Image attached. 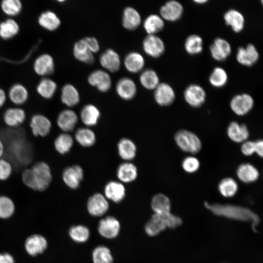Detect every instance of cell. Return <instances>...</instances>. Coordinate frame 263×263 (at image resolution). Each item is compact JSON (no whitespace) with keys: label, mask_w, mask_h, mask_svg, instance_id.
<instances>
[{"label":"cell","mask_w":263,"mask_h":263,"mask_svg":"<svg viewBox=\"0 0 263 263\" xmlns=\"http://www.w3.org/2000/svg\"><path fill=\"white\" fill-rule=\"evenodd\" d=\"M53 173L50 165L46 162L39 161L21 172L23 184L30 189L43 192L50 187L53 181Z\"/></svg>","instance_id":"obj_1"},{"label":"cell","mask_w":263,"mask_h":263,"mask_svg":"<svg viewBox=\"0 0 263 263\" xmlns=\"http://www.w3.org/2000/svg\"><path fill=\"white\" fill-rule=\"evenodd\" d=\"M205 206L215 215L236 220L250 222L254 231L260 222L258 216L245 207L229 204H210L207 202L205 203Z\"/></svg>","instance_id":"obj_2"},{"label":"cell","mask_w":263,"mask_h":263,"mask_svg":"<svg viewBox=\"0 0 263 263\" xmlns=\"http://www.w3.org/2000/svg\"><path fill=\"white\" fill-rule=\"evenodd\" d=\"M174 138L177 146L184 152L193 154L199 152L201 150L200 139L190 131L180 130L175 133Z\"/></svg>","instance_id":"obj_3"},{"label":"cell","mask_w":263,"mask_h":263,"mask_svg":"<svg viewBox=\"0 0 263 263\" xmlns=\"http://www.w3.org/2000/svg\"><path fill=\"white\" fill-rule=\"evenodd\" d=\"M33 135L36 137L45 138L51 132L52 122L47 116L36 113L32 116L29 123Z\"/></svg>","instance_id":"obj_4"},{"label":"cell","mask_w":263,"mask_h":263,"mask_svg":"<svg viewBox=\"0 0 263 263\" xmlns=\"http://www.w3.org/2000/svg\"><path fill=\"white\" fill-rule=\"evenodd\" d=\"M48 246V241L43 235L33 234L29 236L24 244L26 252L31 257H36L43 253Z\"/></svg>","instance_id":"obj_5"},{"label":"cell","mask_w":263,"mask_h":263,"mask_svg":"<svg viewBox=\"0 0 263 263\" xmlns=\"http://www.w3.org/2000/svg\"><path fill=\"white\" fill-rule=\"evenodd\" d=\"M254 99L248 94H241L235 95L230 102V107L232 111L238 116L247 114L254 106Z\"/></svg>","instance_id":"obj_6"},{"label":"cell","mask_w":263,"mask_h":263,"mask_svg":"<svg viewBox=\"0 0 263 263\" xmlns=\"http://www.w3.org/2000/svg\"><path fill=\"white\" fill-rule=\"evenodd\" d=\"M84 177V171L79 165L66 167L62 173V180L65 185L72 189L77 188Z\"/></svg>","instance_id":"obj_7"},{"label":"cell","mask_w":263,"mask_h":263,"mask_svg":"<svg viewBox=\"0 0 263 263\" xmlns=\"http://www.w3.org/2000/svg\"><path fill=\"white\" fill-rule=\"evenodd\" d=\"M184 97L189 106L193 108H198L205 103L206 93L201 86L192 84L188 85L185 90Z\"/></svg>","instance_id":"obj_8"},{"label":"cell","mask_w":263,"mask_h":263,"mask_svg":"<svg viewBox=\"0 0 263 263\" xmlns=\"http://www.w3.org/2000/svg\"><path fill=\"white\" fill-rule=\"evenodd\" d=\"M145 53L153 58H158L162 56L165 50V45L163 40L155 35H148L142 43Z\"/></svg>","instance_id":"obj_9"},{"label":"cell","mask_w":263,"mask_h":263,"mask_svg":"<svg viewBox=\"0 0 263 263\" xmlns=\"http://www.w3.org/2000/svg\"><path fill=\"white\" fill-rule=\"evenodd\" d=\"M109 205L105 196L100 193H96L91 196L87 203L89 213L93 216H101L108 210Z\"/></svg>","instance_id":"obj_10"},{"label":"cell","mask_w":263,"mask_h":263,"mask_svg":"<svg viewBox=\"0 0 263 263\" xmlns=\"http://www.w3.org/2000/svg\"><path fill=\"white\" fill-rule=\"evenodd\" d=\"M120 229V224L119 221L112 216L101 219L98 225L99 234L107 239L116 238L119 233Z\"/></svg>","instance_id":"obj_11"},{"label":"cell","mask_w":263,"mask_h":263,"mask_svg":"<svg viewBox=\"0 0 263 263\" xmlns=\"http://www.w3.org/2000/svg\"><path fill=\"white\" fill-rule=\"evenodd\" d=\"M154 98L158 105L168 106L174 102L175 93L169 84L165 82L159 83L154 89Z\"/></svg>","instance_id":"obj_12"},{"label":"cell","mask_w":263,"mask_h":263,"mask_svg":"<svg viewBox=\"0 0 263 263\" xmlns=\"http://www.w3.org/2000/svg\"><path fill=\"white\" fill-rule=\"evenodd\" d=\"M88 83L96 87L98 91L105 93L108 91L112 86V79L109 74L102 70H96L88 76Z\"/></svg>","instance_id":"obj_13"},{"label":"cell","mask_w":263,"mask_h":263,"mask_svg":"<svg viewBox=\"0 0 263 263\" xmlns=\"http://www.w3.org/2000/svg\"><path fill=\"white\" fill-rule=\"evenodd\" d=\"M236 57L239 63L249 67L257 62L259 58V54L256 47L249 43L245 47H239Z\"/></svg>","instance_id":"obj_14"},{"label":"cell","mask_w":263,"mask_h":263,"mask_svg":"<svg viewBox=\"0 0 263 263\" xmlns=\"http://www.w3.org/2000/svg\"><path fill=\"white\" fill-rule=\"evenodd\" d=\"M26 113L21 108L13 107L7 109L3 113V121L9 128H18L25 121Z\"/></svg>","instance_id":"obj_15"},{"label":"cell","mask_w":263,"mask_h":263,"mask_svg":"<svg viewBox=\"0 0 263 263\" xmlns=\"http://www.w3.org/2000/svg\"><path fill=\"white\" fill-rule=\"evenodd\" d=\"M210 53L212 58L218 61L226 59L231 52L230 43L225 39L217 38L209 47Z\"/></svg>","instance_id":"obj_16"},{"label":"cell","mask_w":263,"mask_h":263,"mask_svg":"<svg viewBox=\"0 0 263 263\" xmlns=\"http://www.w3.org/2000/svg\"><path fill=\"white\" fill-rule=\"evenodd\" d=\"M78 120V116L74 111L66 109L59 113L56 123L63 132L68 133L74 130Z\"/></svg>","instance_id":"obj_17"},{"label":"cell","mask_w":263,"mask_h":263,"mask_svg":"<svg viewBox=\"0 0 263 263\" xmlns=\"http://www.w3.org/2000/svg\"><path fill=\"white\" fill-rule=\"evenodd\" d=\"M183 13V7L176 0L167 1L160 9V17L169 21H175L179 19Z\"/></svg>","instance_id":"obj_18"},{"label":"cell","mask_w":263,"mask_h":263,"mask_svg":"<svg viewBox=\"0 0 263 263\" xmlns=\"http://www.w3.org/2000/svg\"><path fill=\"white\" fill-rule=\"evenodd\" d=\"M226 133L228 138L233 142L242 143L247 140L249 132L247 126L237 121H231L227 128Z\"/></svg>","instance_id":"obj_19"},{"label":"cell","mask_w":263,"mask_h":263,"mask_svg":"<svg viewBox=\"0 0 263 263\" xmlns=\"http://www.w3.org/2000/svg\"><path fill=\"white\" fill-rule=\"evenodd\" d=\"M104 190L106 199L114 203L121 202L126 195V189L124 185L118 181H111L108 182Z\"/></svg>","instance_id":"obj_20"},{"label":"cell","mask_w":263,"mask_h":263,"mask_svg":"<svg viewBox=\"0 0 263 263\" xmlns=\"http://www.w3.org/2000/svg\"><path fill=\"white\" fill-rule=\"evenodd\" d=\"M33 68L36 73L39 75L44 76L50 75L54 71V59L49 54L41 55L35 59Z\"/></svg>","instance_id":"obj_21"},{"label":"cell","mask_w":263,"mask_h":263,"mask_svg":"<svg viewBox=\"0 0 263 263\" xmlns=\"http://www.w3.org/2000/svg\"><path fill=\"white\" fill-rule=\"evenodd\" d=\"M238 179L246 184L256 182L260 176V172L257 168L249 163L240 164L236 169Z\"/></svg>","instance_id":"obj_22"},{"label":"cell","mask_w":263,"mask_h":263,"mask_svg":"<svg viewBox=\"0 0 263 263\" xmlns=\"http://www.w3.org/2000/svg\"><path fill=\"white\" fill-rule=\"evenodd\" d=\"M99 61L101 66L110 72H116L120 69V56L112 49H108L102 53L100 56Z\"/></svg>","instance_id":"obj_23"},{"label":"cell","mask_w":263,"mask_h":263,"mask_svg":"<svg viewBox=\"0 0 263 263\" xmlns=\"http://www.w3.org/2000/svg\"><path fill=\"white\" fill-rule=\"evenodd\" d=\"M116 92L122 99L130 100L132 99L136 94V86L132 79L129 77H122L116 84Z\"/></svg>","instance_id":"obj_24"},{"label":"cell","mask_w":263,"mask_h":263,"mask_svg":"<svg viewBox=\"0 0 263 263\" xmlns=\"http://www.w3.org/2000/svg\"><path fill=\"white\" fill-rule=\"evenodd\" d=\"M116 176L122 183H129L137 178L138 169L134 164L126 161L119 165L116 170Z\"/></svg>","instance_id":"obj_25"},{"label":"cell","mask_w":263,"mask_h":263,"mask_svg":"<svg viewBox=\"0 0 263 263\" xmlns=\"http://www.w3.org/2000/svg\"><path fill=\"white\" fill-rule=\"evenodd\" d=\"M225 24L235 33H240L244 28L245 20L243 15L239 11L231 9L224 15Z\"/></svg>","instance_id":"obj_26"},{"label":"cell","mask_w":263,"mask_h":263,"mask_svg":"<svg viewBox=\"0 0 263 263\" xmlns=\"http://www.w3.org/2000/svg\"><path fill=\"white\" fill-rule=\"evenodd\" d=\"M119 156L123 160L130 162L136 156L137 148L135 144L130 139L122 138L117 144Z\"/></svg>","instance_id":"obj_27"},{"label":"cell","mask_w":263,"mask_h":263,"mask_svg":"<svg viewBox=\"0 0 263 263\" xmlns=\"http://www.w3.org/2000/svg\"><path fill=\"white\" fill-rule=\"evenodd\" d=\"M141 18L139 13L135 8L126 7L122 15V25L128 30H134L140 24Z\"/></svg>","instance_id":"obj_28"},{"label":"cell","mask_w":263,"mask_h":263,"mask_svg":"<svg viewBox=\"0 0 263 263\" xmlns=\"http://www.w3.org/2000/svg\"><path fill=\"white\" fill-rule=\"evenodd\" d=\"M100 117V111L96 106L92 104L85 105L80 112L81 121L88 127L96 125Z\"/></svg>","instance_id":"obj_29"},{"label":"cell","mask_w":263,"mask_h":263,"mask_svg":"<svg viewBox=\"0 0 263 263\" xmlns=\"http://www.w3.org/2000/svg\"><path fill=\"white\" fill-rule=\"evenodd\" d=\"M73 54L75 57L79 61L88 64H92L94 62L93 53L89 50L83 38L75 43Z\"/></svg>","instance_id":"obj_30"},{"label":"cell","mask_w":263,"mask_h":263,"mask_svg":"<svg viewBox=\"0 0 263 263\" xmlns=\"http://www.w3.org/2000/svg\"><path fill=\"white\" fill-rule=\"evenodd\" d=\"M124 64L125 67L129 72L136 73L143 68L145 60L143 56L139 53L132 52L126 56Z\"/></svg>","instance_id":"obj_31"},{"label":"cell","mask_w":263,"mask_h":263,"mask_svg":"<svg viewBox=\"0 0 263 263\" xmlns=\"http://www.w3.org/2000/svg\"><path fill=\"white\" fill-rule=\"evenodd\" d=\"M61 102L68 107H73L79 102L80 96L77 89L71 84L64 85L60 96Z\"/></svg>","instance_id":"obj_32"},{"label":"cell","mask_w":263,"mask_h":263,"mask_svg":"<svg viewBox=\"0 0 263 263\" xmlns=\"http://www.w3.org/2000/svg\"><path fill=\"white\" fill-rule=\"evenodd\" d=\"M151 207L155 214L165 215L170 212V201L166 195L158 193L152 197Z\"/></svg>","instance_id":"obj_33"},{"label":"cell","mask_w":263,"mask_h":263,"mask_svg":"<svg viewBox=\"0 0 263 263\" xmlns=\"http://www.w3.org/2000/svg\"><path fill=\"white\" fill-rule=\"evenodd\" d=\"M74 145V139L69 133L62 132L59 134L54 141V147L56 151L61 155L68 153Z\"/></svg>","instance_id":"obj_34"},{"label":"cell","mask_w":263,"mask_h":263,"mask_svg":"<svg viewBox=\"0 0 263 263\" xmlns=\"http://www.w3.org/2000/svg\"><path fill=\"white\" fill-rule=\"evenodd\" d=\"M38 22L41 27L50 31L56 30L61 24L56 14L51 11L41 13L38 18Z\"/></svg>","instance_id":"obj_35"},{"label":"cell","mask_w":263,"mask_h":263,"mask_svg":"<svg viewBox=\"0 0 263 263\" xmlns=\"http://www.w3.org/2000/svg\"><path fill=\"white\" fill-rule=\"evenodd\" d=\"M167 226L163 215L154 214L146 223L145 230L150 236H155L166 228Z\"/></svg>","instance_id":"obj_36"},{"label":"cell","mask_w":263,"mask_h":263,"mask_svg":"<svg viewBox=\"0 0 263 263\" xmlns=\"http://www.w3.org/2000/svg\"><path fill=\"white\" fill-rule=\"evenodd\" d=\"M8 96L10 101L15 105H21L24 104L28 98L27 89L21 84L13 85L10 89Z\"/></svg>","instance_id":"obj_37"},{"label":"cell","mask_w":263,"mask_h":263,"mask_svg":"<svg viewBox=\"0 0 263 263\" xmlns=\"http://www.w3.org/2000/svg\"><path fill=\"white\" fill-rule=\"evenodd\" d=\"M76 142L83 147H90L96 142L94 132L88 128H81L77 129L75 134Z\"/></svg>","instance_id":"obj_38"},{"label":"cell","mask_w":263,"mask_h":263,"mask_svg":"<svg viewBox=\"0 0 263 263\" xmlns=\"http://www.w3.org/2000/svg\"><path fill=\"white\" fill-rule=\"evenodd\" d=\"M143 26L148 35H155L164 28L163 19L156 14H151L145 19Z\"/></svg>","instance_id":"obj_39"},{"label":"cell","mask_w":263,"mask_h":263,"mask_svg":"<svg viewBox=\"0 0 263 263\" xmlns=\"http://www.w3.org/2000/svg\"><path fill=\"white\" fill-rule=\"evenodd\" d=\"M218 190L224 197L230 198L234 196L238 190V185L236 180L230 177L222 179L218 184Z\"/></svg>","instance_id":"obj_40"},{"label":"cell","mask_w":263,"mask_h":263,"mask_svg":"<svg viewBox=\"0 0 263 263\" xmlns=\"http://www.w3.org/2000/svg\"><path fill=\"white\" fill-rule=\"evenodd\" d=\"M57 89L56 83L53 80L44 78L38 83L37 91L40 96L49 99L53 97Z\"/></svg>","instance_id":"obj_41"},{"label":"cell","mask_w":263,"mask_h":263,"mask_svg":"<svg viewBox=\"0 0 263 263\" xmlns=\"http://www.w3.org/2000/svg\"><path fill=\"white\" fill-rule=\"evenodd\" d=\"M139 80L141 85L149 90H154L160 83L157 74L150 69L143 71L140 75Z\"/></svg>","instance_id":"obj_42"},{"label":"cell","mask_w":263,"mask_h":263,"mask_svg":"<svg viewBox=\"0 0 263 263\" xmlns=\"http://www.w3.org/2000/svg\"><path fill=\"white\" fill-rule=\"evenodd\" d=\"M19 27L14 19H9L0 23V37L3 39H9L17 35Z\"/></svg>","instance_id":"obj_43"},{"label":"cell","mask_w":263,"mask_h":263,"mask_svg":"<svg viewBox=\"0 0 263 263\" xmlns=\"http://www.w3.org/2000/svg\"><path fill=\"white\" fill-rule=\"evenodd\" d=\"M203 41L202 38L197 35H191L186 38L184 47L186 51L189 55H196L203 51Z\"/></svg>","instance_id":"obj_44"},{"label":"cell","mask_w":263,"mask_h":263,"mask_svg":"<svg viewBox=\"0 0 263 263\" xmlns=\"http://www.w3.org/2000/svg\"><path fill=\"white\" fill-rule=\"evenodd\" d=\"M16 206L14 201L9 196L0 195V219H8L15 213Z\"/></svg>","instance_id":"obj_45"},{"label":"cell","mask_w":263,"mask_h":263,"mask_svg":"<svg viewBox=\"0 0 263 263\" xmlns=\"http://www.w3.org/2000/svg\"><path fill=\"white\" fill-rule=\"evenodd\" d=\"M69 236L74 242L83 243L88 241L90 232L89 228L83 225H75L70 227L68 231Z\"/></svg>","instance_id":"obj_46"},{"label":"cell","mask_w":263,"mask_h":263,"mask_svg":"<svg viewBox=\"0 0 263 263\" xmlns=\"http://www.w3.org/2000/svg\"><path fill=\"white\" fill-rule=\"evenodd\" d=\"M92 260L94 263H113V261L110 250L104 245L98 246L94 249Z\"/></svg>","instance_id":"obj_47"},{"label":"cell","mask_w":263,"mask_h":263,"mask_svg":"<svg viewBox=\"0 0 263 263\" xmlns=\"http://www.w3.org/2000/svg\"><path fill=\"white\" fill-rule=\"evenodd\" d=\"M228 75L225 69L221 67H215L210 74L209 81L215 88L224 87L227 82Z\"/></svg>","instance_id":"obj_48"},{"label":"cell","mask_w":263,"mask_h":263,"mask_svg":"<svg viewBox=\"0 0 263 263\" xmlns=\"http://www.w3.org/2000/svg\"><path fill=\"white\" fill-rule=\"evenodd\" d=\"M0 5L2 11L10 16L18 15L22 9V3L19 0H3Z\"/></svg>","instance_id":"obj_49"},{"label":"cell","mask_w":263,"mask_h":263,"mask_svg":"<svg viewBox=\"0 0 263 263\" xmlns=\"http://www.w3.org/2000/svg\"><path fill=\"white\" fill-rule=\"evenodd\" d=\"M200 167L199 159L193 156L185 157L182 162L183 170L188 173H193L198 171Z\"/></svg>","instance_id":"obj_50"},{"label":"cell","mask_w":263,"mask_h":263,"mask_svg":"<svg viewBox=\"0 0 263 263\" xmlns=\"http://www.w3.org/2000/svg\"><path fill=\"white\" fill-rule=\"evenodd\" d=\"M14 171L11 162L4 158H0V181L8 180L12 176Z\"/></svg>","instance_id":"obj_51"},{"label":"cell","mask_w":263,"mask_h":263,"mask_svg":"<svg viewBox=\"0 0 263 263\" xmlns=\"http://www.w3.org/2000/svg\"><path fill=\"white\" fill-rule=\"evenodd\" d=\"M167 227L170 228H175L180 226L182 223L181 219L170 212L163 215Z\"/></svg>","instance_id":"obj_52"},{"label":"cell","mask_w":263,"mask_h":263,"mask_svg":"<svg viewBox=\"0 0 263 263\" xmlns=\"http://www.w3.org/2000/svg\"><path fill=\"white\" fill-rule=\"evenodd\" d=\"M241 150L243 155L249 156L256 153L255 141L246 140L242 143Z\"/></svg>","instance_id":"obj_53"},{"label":"cell","mask_w":263,"mask_h":263,"mask_svg":"<svg viewBox=\"0 0 263 263\" xmlns=\"http://www.w3.org/2000/svg\"><path fill=\"white\" fill-rule=\"evenodd\" d=\"M89 50L93 54L97 52L100 46L97 40L93 37H87L83 38Z\"/></svg>","instance_id":"obj_54"},{"label":"cell","mask_w":263,"mask_h":263,"mask_svg":"<svg viewBox=\"0 0 263 263\" xmlns=\"http://www.w3.org/2000/svg\"><path fill=\"white\" fill-rule=\"evenodd\" d=\"M0 263H15L13 256L8 252L0 253Z\"/></svg>","instance_id":"obj_55"},{"label":"cell","mask_w":263,"mask_h":263,"mask_svg":"<svg viewBox=\"0 0 263 263\" xmlns=\"http://www.w3.org/2000/svg\"><path fill=\"white\" fill-rule=\"evenodd\" d=\"M256 146V153L260 157L263 155V141L262 139H258L255 141Z\"/></svg>","instance_id":"obj_56"},{"label":"cell","mask_w":263,"mask_h":263,"mask_svg":"<svg viewBox=\"0 0 263 263\" xmlns=\"http://www.w3.org/2000/svg\"><path fill=\"white\" fill-rule=\"evenodd\" d=\"M6 95L3 89L0 88V108H1L5 103Z\"/></svg>","instance_id":"obj_57"},{"label":"cell","mask_w":263,"mask_h":263,"mask_svg":"<svg viewBox=\"0 0 263 263\" xmlns=\"http://www.w3.org/2000/svg\"><path fill=\"white\" fill-rule=\"evenodd\" d=\"M5 154V146L3 140L0 137V158H2Z\"/></svg>","instance_id":"obj_58"},{"label":"cell","mask_w":263,"mask_h":263,"mask_svg":"<svg viewBox=\"0 0 263 263\" xmlns=\"http://www.w3.org/2000/svg\"><path fill=\"white\" fill-rule=\"evenodd\" d=\"M194 2L198 4H204L207 2V0H196Z\"/></svg>","instance_id":"obj_59"}]
</instances>
